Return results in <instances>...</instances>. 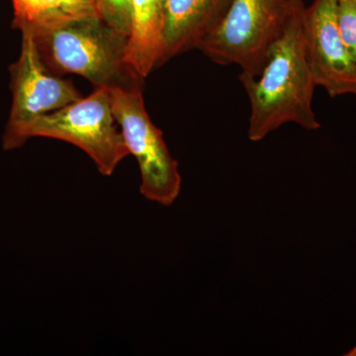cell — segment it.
I'll use <instances>...</instances> for the list:
<instances>
[{"label":"cell","mask_w":356,"mask_h":356,"mask_svg":"<svg viewBox=\"0 0 356 356\" xmlns=\"http://www.w3.org/2000/svg\"><path fill=\"white\" fill-rule=\"evenodd\" d=\"M14 26L36 33L70 21L102 18L96 0H13Z\"/></svg>","instance_id":"10"},{"label":"cell","mask_w":356,"mask_h":356,"mask_svg":"<svg viewBox=\"0 0 356 356\" xmlns=\"http://www.w3.org/2000/svg\"><path fill=\"white\" fill-rule=\"evenodd\" d=\"M131 28L125 47V64L134 76L146 79L161 65L165 0H129Z\"/></svg>","instance_id":"9"},{"label":"cell","mask_w":356,"mask_h":356,"mask_svg":"<svg viewBox=\"0 0 356 356\" xmlns=\"http://www.w3.org/2000/svg\"><path fill=\"white\" fill-rule=\"evenodd\" d=\"M303 0H291L289 18L271 47L257 76L241 74L240 81L250 103L248 139L264 140L287 123L309 131L321 128L313 109L317 88L307 54Z\"/></svg>","instance_id":"1"},{"label":"cell","mask_w":356,"mask_h":356,"mask_svg":"<svg viewBox=\"0 0 356 356\" xmlns=\"http://www.w3.org/2000/svg\"><path fill=\"white\" fill-rule=\"evenodd\" d=\"M337 0H314L304 13L307 54L318 86L332 97L356 95V63L337 21Z\"/></svg>","instance_id":"7"},{"label":"cell","mask_w":356,"mask_h":356,"mask_svg":"<svg viewBox=\"0 0 356 356\" xmlns=\"http://www.w3.org/2000/svg\"><path fill=\"white\" fill-rule=\"evenodd\" d=\"M290 11L291 0H232L221 22L196 49L218 65H236L242 74L257 76Z\"/></svg>","instance_id":"4"},{"label":"cell","mask_w":356,"mask_h":356,"mask_svg":"<svg viewBox=\"0 0 356 356\" xmlns=\"http://www.w3.org/2000/svg\"><path fill=\"white\" fill-rule=\"evenodd\" d=\"M11 76L13 102L3 137L6 149H10L16 135L33 120L81 98L72 83L49 72L30 32H22L20 57L11 67Z\"/></svg>","instance_id":"6"},{"label":"cell","mask_w":356,"mask_h":356,"mask_svg":"<svg viewBox=\"0 0 356 356\" xmlns=\"http://www.w3.org/2000/svg\"><path fill=\"white\" fill-rule=\"evenodd\" d=\"M96 2H97V1H96Z\"/></svg>","instance_id":"15"},{"label":"cell","mask_w":356,"mask_h":356,"mask_svg":"<svg viewBox=\"0 0 356 356\" xmlns=\"http://www.w3.org/2000/svg\"><path fill=\"white\" fill-rule=\"evenodd\" d=\"M34 137L74 145L90 156L105 177L113 175L119 163L130 154L116 126L107 86L95 88L88 97L35 119L16 135L10 149L23 146Z\"/></svg>","instance_id":"3"},{"label":"cell","mask_w":356,"mask_h":356,"mask_svg":"<svg viewBox=\"0 0 356 356\" xmlns=\"http://www.w3.org/2000/svg\"><path fill=\"white\" fill-rule=\"evenodd\" d=\"M33 36L51 69L81 76L95 88L127 86L126 76L135 77L125 64L127 37L102 18L70 21Z\"/></svg>","instance_id":"2"},{"label":"cell","mask_w":356,"mask_h":356,"mask_svg":"<svg viewBox=\"0 0 356 356\" xmlns=\"http://www.w3.org/2000/svg\"><path fill=\"white\" fill-rule=\"evenodd\" d=\"M348 1L353 2V3L356 4V0H348Z\"/></svg>","instance_id":"14"},{"label":"cell","mask_w":356,"mask_h":356,"mask_svg":"<svg viewBox=\"0 0 356 356\" xmlns=\"http://www.w3.org/2000/svg\"><path fill=\"white\" fill-rule=\"evenodd\" d=\"M346 356H356V346L355 348H353V350H350L348 351V353H346Z\"/></svg>","instance_id":"13"},{"label":"cell","mask_w":356,"mask_h":356,"mask_svg":"<svg viewBox=\"0 0 356 356\" xmlns=\"http://www.w3.org/2000/svg\"><path fill=\"white\" fill-rule=\"evenodd\" d=\"M232 0H165L161 65L199 43L217 27Z\"/></svg>","instance_id":"8"},{"label":"cell","mask_w":356,"mask_h":356,"mask_svg":"<svg viewBox=\"0 0 356 356\" xmlns=\"http://www.w3.org/2000/svg\"><path fill=\"white\" fill-rule=\"evenodd\" d=\"M109 89L116 123L129 154L139 163L140 194L152 202L172 205L181 189V175L163 132L147 114L140 86L131 83Z\"/></svg>","instance_id":"5"},{"label":"cell","mask_w":356,"mask_h":356,"mask_svg":"<svg viewBox=\"0 0 356 356\" xmlns=\"http://www.w3.org/2000/svg\"><path fill=\"white\" fill-rule=\"evenodd\" d=\"M102 19L115 31L128 37L131 28L129 0H96Z\"/></svg>","instance_id":"11"},{"label":"cell","mask_w":356,"mask_h":356,"mask_svg":"<svg viewBox=\"0 0 356 356\" xmlns=\"http://www.w3.org/2000/svg\"><path fill=\"white\" fill-rule=\"evenodd\" d=\"M337 21L343 44L356 63V4L337 0Z\"/></svg>","instance_id":"12"}]
</instances>
